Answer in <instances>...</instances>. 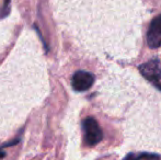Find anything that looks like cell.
I'll list each match as a JSON object with an SVG mask.
<instances>
[{"label": "cell", "instance_id": "obj_2", "mask_svg": "<svg viewBox=\"0 0 161 160\" xmlns=\"http://www.w3.org/2000/svg\"><path fill=\"white\" fill-rule=\"evenodd\" d=\"M139 71L147 80L161 90V66L158 60H149L139 67Z\"/></svg>", "mask_w": 161, "mask_h": 160}, {"label": "cell", "instance_id": "obj_7", "mask_svg": "<svg viewBox=\"0 0 161 160\" xmlns=\"http://www.w3.org/2000/svg\"><path fill=\"white\" fill-rule=\"evenodd\" d=\"M4 156H6V152H2V150H0V158H3Z\"/></svg>", "mask_w": 161, "mask_h": 160}, {"label": "cell", "instance_id": "obj_8", "mask_svg": "<svg viewBox=\"0 0 161 160\" xmlns=\"http://www.w3.org/2000/svg\"><path fill=\"white\" fill-rule=\"evenodd\" d=\"M9 1H10V0H6V3H8Z\"/></svg>", "mask_w": 161, "mask_h": 160}, {"label": "cell", "instance_id": "obj_4", "mask_svg": "<svg viewBox=\"0 0 161 160\" xmlns=\"http://www.w3.org/2000/svg\"><path fill=\"white\" fill-rule=\"evenodd\" d=\"M147 42L151 48L161 46V15L153 20L147 34Z\"/></svg>", "mask_w": 161, "mask_h": 160}, {"label": "cell", "instance_id": "obj_3", "mask_svg": "<svg viewBox=\"0 0 161 160\" xmlns=\"http://www.w3.org/2000/svg\"><path fill=\"white\" fill-rule=\"evenodd\" d=\"M94 82V77L88 71H77L72 77L71 85L76 91H86Z\"/></svg>", "mask_w": 161, "mask_h": 160}, {"label": "cell", "instance_id": "obj_5", "mask_svg": "<svg viewBox=\"0 0 161 160\" xmlns=\"http://www.w3.org/2000/svg\"><path fill=\"white\" fill-rule=\"evenodd\" d=\"M139 159H145V160H160V156L156 154H149V152H144L139 157Z\"/></svg>", "mask_w": 161, "mask_h": 160}, {"label": "cell", "instance_id": "obj_1", "mask_svg": "<svg viewBox=\"0 0 161 160\" xmlns=\"http://www.w3.org/2000/svg\"><path fill=\"white\" fill-rule=\"evenodd\" d=\"M82 128L85 133V141L88 146H94L101 141L103 134L97 122L93 118H87L82 122Z\"/></svg>", "mask_w": 161, "mask_h": 160}, {"label": "cell", "instance_id": "obj_6", "mask_svg": "<svg viewBox=\"0 0 161 160\" xmlns=\"http://www.w3.org/2000/svg\"><path fill=\"white\" fill-rule=\"evenodd\" d=\"M123 160H139V158H138V157H136L134 154H128Z\"/></svg>", "mask_w": 161, "mask_h": 160}]
</instances>
